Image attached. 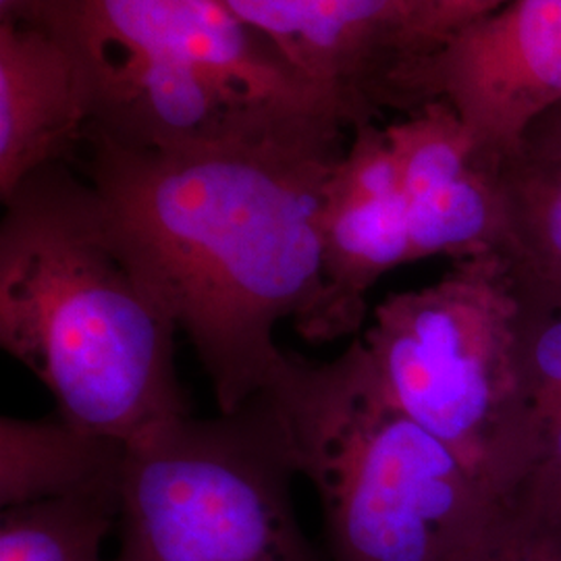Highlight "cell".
Listing matches in <instances>:
<instances>
[{
    "instance_id": "cell-19",
    "label": "cell",
    "mask_w": 561,
    "mask_h": 561,
    "mask_svg": "<svg viewBox=\"0 0 561 561\" xmlns=\"http://www.w3.org/2000/svg\"><path fill=\"white\" fill-rule=\"evenodd\" d=\"M556 113H558V115H561V104L560 106H558V108H556Z\"/></svg>"
},
{
    "instance_id": "cell-11",
    "label": "cell",
    "mask_w": 561,
    "mask_h": 561,
    "mask_svg": "<svg viewBox=\"0 0 561 561\" xmlns=\"http://www.w3.org/2000/svg\"><path fill=\"white\" fill-rule=\"evenodd\" d=\"M88 94L71 50L41 21H0V198L67 162L88 127Z\"/></svg>"
},
{
    "instance_id": "cell-10",
    "label": "cell",
    "mask_w": 561,
    "mask_h": 561,
    "mask_svg": "<svg viewBox=\"0 0 561 561\" xmlns=\"http://www.w3.org/2000/svg\"><path fill=\"white\" fill-rule=\"evenodd\" d=\"M400 164L414 261L497 252L503 208L497 161L482 154L445 102H424L385 125Z\"/></svg>"
},
{
    "instance_id": "cell-3",
    "label": "cell",
    "mask_w": 561,
    "mask_h": 561,
    "mask_svg": "<svg viewBox=\"0 0 561 561\" xmlns=\"http://www.w3.org/2000/svg\"><path fill=\"white\" fill-rule=\"evenodd\" d=\"M262 393L319 495L324 561H472L502 524L514 493L382 396L360 337L329 362L285 354Z\"/></svg>"
},
{
    "instance_id": "cell-4",
    "label": "cell",
    "mask_w": 561,
    "mask_h": 561,
    "mask_svg": "<svg viewBox=\"0 0 561 561\" xmlns=\"http://www.w3.org/2000/svg\"><path fill=\"white\" fill-rule=\"evenodd\" d=\"M362 345L382 396L470 470L514 493L539 466L518 360V298L500 252L387 296Z\"/></svg>"
},
{
    "instance_id": "cell-5",
    "label": "cell",
    "mask_w": 561,
    "mask_h": 561,
    "mask_svg": "<svg viewBox=\"0 0 561 561\" xmlns=\"http://www.w3.org/2000/svg\"><path fill=\"white\" fill-rule=\"evenodd\" d=\"M296 477L266 393L164 422L125 447L113 561H324L301 530Z\"/></svg>"
},
{
    "instance_id": "cell-7",
    "label": "cell",
    "mask_w": 561,
    "mask_h": 561,
    "mask_svg": "<svg viewBox=\"0 0 561 561\" xmlns=\"http://www.w3.org/2000/svg\"><path fill=\"white\" fill-rule=\"evenodd\" d=\"M433 101L458 113L491 161L514 150L561 104V0H512L408 65L393 106Z\"/></svg>"
},
{
    "instance_id": "cell-6",
    "label": "cell",
    "mask_w": 561,
    "mask_h": 561,
    "mask_svg": "<svg viewBox=\"0 0 561 561\" xmlns=\"http://www.w3.org/2000/svg\"><path fill=\"white\" fill-rule=\"evenodd\" d=\"M32 21L73 55H138L202 71L283 115L337 119L352 131L370 123L298 73L221 0H38Z\"/></svg>"
},
{
    "instance_id": "cell-13",
    "label": "cell",
    "mask_w": 561,
    "mask_h": 561,
    "mask_svg": "<svg viewBox=\"0 0 561 561\" xmlns=\"http://www.w3.org/2000/svg\"><path fill=\"white\" fill-rule=\"evenodd\" d=\"M503 227L497 252L524 279L561 298V115L537 121L497 161Z\"/></svg>"
},
{
    "instance_id": "cell-12",
    "label": "cell",
    "mask_w": 561,
    "mask_h": 561,
    "mask_svg": "<svg viewBox=\"0 0 561 561\" xmlns=\"http://www.w3.org/2000/svg\"><path fill=\"white\" fill-rule=\"evenodd\" d=\"M125 447L55 414L0 421V505L117 493Z\"/></svg>"
},
{
    "instance_id": "cell-18",
    "label": "cell",
    "mask_w": 561,
    "mask_h": 561,
    "mask_svg": "<svg viewBox=\"0 0 561 561\" xmlns=\"http://www.w3.org/2000/svg\"><path fill=\"white\" fill-rule=\"evenodd\" d=\"M38 0H0V21H32Z\"/></svg>"
},
{
    "instance_id": "cell-2",
    "label": "cell",
    "mask_w": 561,
    "mask_h": 561,
    "mask_svg": "<svg viewBox=\"0 0 561 561\" xmlns=\"http://www.w3.org/2000/svg\"><path fill=\"white\" fill-rule=\"evenodd\" d=\"M0 221V343L57 414L129 445L187 414L171 312L67 162L21 183Z\"/></svg>"
},
{
    "instance_id": "cell-17",
    "label": "cell",
    "mask_w": 561,
    "mask_h": 561,
    "mask_svg": "<svg viewBox=\"0 0 561 561\" xmlns=\"http://www.w3.org/2000/svg\"><path fill=\"white\" fill-rule=\"evenodd\" d=\"M539 466L561 479V416L547 422L541 428Z\"/></svg>"
},
{
    "instance_id": "cell-15",
    "label": "cell",
    "mask_w": 561,
    "mask_h": 561,
    "mask_svg": "<svg viewBox=\"0 0 561 561\" xmlns=\"http://www.w3.org/2000/svg\"><path fill=\"white\" fill-rule=\"evenodd\" d=\"M472 561H561V479L535 468Z\"/></svg>"
},
{
    "instance_id": "cell-9",
    "label": "cell",
    "mask_w": 561,
    "mask_h": 561,
    "mask_svg": "<svg viewBox=\"0 0 561 561\" xmlns=\"http://www.w3.org/2000/svg\"><path fill=\"white\" fill-rule=\"evenodd\" d=\"M298 73L364 121L391 106L410 62L403 0H221Z\"/></svg>"
},
{
    "instance_id": "cell-8",
    "label": "cell",
    "mask_w": 561,
    "mask_h": 561,
    "mask_svg": "<svg viewBox=\"0 0 561 561\" xmlns=\"http://www.w3.org/2000/svg\"><path fill=\"white\" fill-rule=\"evenodd\" d=\"M322 298L298 329L310 343L358 337L366 296L382 275L414 261L400 164L377 121L358 125L324 183Z\"/></svg>"
},
{
    "instance_id": "cell-1",
    "label": "cell",
    "mask_w": 561,
    "mask_h": 561,
    "mask_svg": "<svg viewBox=\"0 0 561 561\" xmlns=\"http://www.w3.org/2000/svg\"><path fill=\"white\" fill-rule=\"evenodd\" d=\"M350 138L183 150L85 131L83 178L208 375L221 414L275 381L280 321L322 298L324 183Z\"/></svg>"
},
{
    "instance_id": "cell-14",
    "label": "cell",
    "mask_w": 561,
    "mask_h": 561,
    "mask_svg": "<svg viewBox=\"0 0 561 561\" xmlns=\"http://www.w3.org/2000/svg\"><path fill=\"white\" fill-rule=\"evenodd\" d=\"M117 526V493L2 510L0 561H113L104 542Z\"/></svg>"
},
{
    "instance_id": "cell-16",
    "label": "cell",
    "mask_w": 561,
    "mask_h": 561,
    "mask_svg": "<svg viewBox=\"0 0 561 561\" xmlns=\"http://www.w3.org/2000/svg\"><path fill=\"white\" fill-rule=\"evenodd\" d=\"M403 2H405V27H408V46H410L408 65H412L414 60L431 55L445 42L458 36L466 27L493 15L512 0H403Z\"/></svg>"
}]
</instances>
